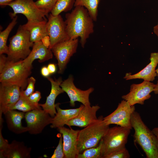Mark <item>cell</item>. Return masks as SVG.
<instances>
[{
	"instance_id": "6da1fadb",
	"label": "cell",
	"mask_w": 158,
	"mask_h": 158,
	"mask_svg": "<svg viewBox=\"0 0 158 158\" xmlns=\"http://www.w3.org/2000/svg\"><path fill=\"white\" fill-rule=\"evenodd\" d=\"M65 17L66 31L69 39L80 37V43L84 48L87 39L94 31V21L87 10L83 6H77L70 13H66Z\"/></svg>"
},
{
	"instance_id": "7a4b0ae2",
	"label": "cell",
	"mask_w": 158,
	"mask_h": 158,
	"mask_svg": "<svg viewBox=\"0 0 158 158\" xmlns=\"http://www.w3.org/2000/svg\"><path fill=\"white\" fill-rule=\"evenodd\" d=\"M130 121L135 131L134 142L141 147L146 158H158L157 147L158 139L144 123L140 114L134 111L131 116Z\"/></svg>"
},
{
	"instance_id": "3957f363",
	"label": "cell",
	"mask_w": 158,
	"mask_h": 158,
	"mask_svg": "<svg viewBox=\"0 0 158 158\" xmlns=\"http://www.w3.org/2000/svg\"><path fill=\"white\" fill-rule=\"evenodd\" d=\"M109 126L105 123L102 116L95 121L80 130L77 146L79 153L97 146L109 128Z\"/></svg>"
},
{
	"instance_id": "277c9868",
	"label": "cell",
	"mask_w": 158,
	"mask_h": 158,
	"mask_svg": "<svg viewBox=\"0 0 158 158\" xmlns=\"http://www.w3.org/2000/svg\"><path fill=\"white\" fill-rule=\"evenodd\" d=\"M32 68L25 66L23 60L14 62L8 59L4 69L0 72V82L17 85L21 90H23L27 86Z\"/></svg>"
},
{
	"instance_id": "5b68a950",
	"label": "cell",
	"mask_w": 158,
	"mask_h": 158,
	"mask_svg": "<svg viewBox=\"0 0 158 158\" xmlns=\"http://www.w3.org/2000/svg\"><path fill=\"white\" fill-rule=\"evenodd\" d=\"M7 55L8 59L16 62L26 58L31 52L34 43L30 40L28 31L20 25L16 34L9 39Z\"/></svg>"
},
{
	"instance_id": "8992f818",
	"label": "cell",
	"mask_w": 158,
	"mask_h": 158,
	"mask_svg": "<svg viewBox=\"0 0 158 158\" xmlns=\"http://www.w3.org/2000/svg\"><path fill=\"white\" fill-rule=\"evenodd\" d=\"M130 130L129 128L120 126L109 128L102 139V158H104L115 151L126 147Z\"/></svg>"
},
{
	"instance_id": "52a82bcc",
	"label": "cell",
	"mask_w": 158,
	"mask_h": 158,
	"mask_svg": "<svg viewBox=\"0 0 158 158\" xmlns=\"http://www.w3.org/2000/svg\"><path fill=\"white\" fill-rule=\"evenodd\" d=\"M7 6L13 10V13H9L12 19L17 14L21 13L26 17L28 21H42L47 20L45 16L49 15L47 12L38 8L33 0H15L7 4Z\"/></svg>"
},
{
	"instance_id": "ba28073f",
	"label": "cell",
	"mask_w": 158,
	"mask_h": 158,
	"mask_svg": "<svg viewBox=\"0 0 158 158\" xmlns=\"http://www.w3.org/2000/svg\"><path fill=\"white\" fill-rule=\"evenodd\" d=\"M78 42V38L70 39L58 43L51 48L57 61L59 73H63L71 57L76 52Z\"/></svg>"
},
{
	"instance_id": "9c48e42d",
	"label": "cell",
	"mask_w": 158,
	"mask_h": 158,
	"mask_svg": "<svg viewBox=\"0 0 158 158\" xmlns=\"http://www.w3.org/2000/svg\"><path fill=\"white\" fill-rule=\"evenodd\" d=\"M135 111L134 105H131L128 102L123 99L118 104L117 108L111 114L103 118V120L107 125L116 124L132 129L131 116Z\"/></svg>"
},
{
	"instance_id": "30bf717a",
	"label": "cell",
	"mask_w": 158,
	"mask_h": 158,
	"mask_svg": "<svg viewBox=\"0 0 158 158\" xmlns=\"http://www.w3.org/2000/svg\"><path fill=\"white\" fill-rule=\"evenodd\" d=\"M47 30L50 40L49 48L60 42L70 40L66 29V25L59 15L54 16L50 14L48 16Z\"/></svg>"
},
{
	"instance_id": "8fae6325",
	"label": "cell",
	"mask_w": 158,
	"mask_h": 158,
	"mask_svg": "<svg viewBox=\"0 0 158 158\" xmlns=\"http://www.w3.org/2000/svg\"><path fill=\"white\" fill-rule=\"evenodd\" d=\"M24 117L28 132L32 135L41 133L47 126L51 124L53 118L41 107L25 112Z\"/></svg>"
},
{
	"instance_id": "7c38bea8",
	"label": "cell",
	"mask_w": 158,
	"mask_h": 158,
	"mask_svg": "<svg viewBox=\"0 0 158 158\" xmlns=\"http://www.w3.org/2000/svg\"><path fill=\"white\" fill-rule=\"evenodd\" d=\"M155 85V84L151 82L145 80L139 84H133L129 92L123 95L122 98L131 106L136 104L143 105L145 100L150 98V93L154 91Z\"/></svg>"
},
{
	"instance_id": "4fadbf2b",
	"label": "cell",
	"mask_w": 158,
	"mask_h": 158,
	"mask_svg": "<svg viewBox=\"0 0 158 158\" xmlns=\"http://www.w3.org/2000/svg\"><path fill=\"white\" fill-rule=\"evenodd\" d=\"M73 81V76L70 75L67 79L62 82L60 85L64 92L66 93L69 97L70 106L74 107L75 102L76 101L81 103L85 106L90 105L89 95L94 91V88L90 87L85 90H82L75 86Z\"/></svg>"
},
{
	"instance_id": "5bb4252c",
	"label": "cell",
	"mask_w": 158,
	"mask_h": 158,
	"mask_svg": "<svg viewBox=\"0 0 158 158\" xmlns=\"http://www.w3.org/2000/svg\"><path fill=\"white\" fill-rule=\"evenodd\" d=\"M21 88L14 84L1 83L0 85V117L10 110L18 100Z\"/></svg>"
},
{
	"instance_id": "9a60e30c",
	"label": "cell",
	"mask_w": 158,
	"mask_h": 158,
	"mask_svg": "<svg viewBox=\"0 0 158 158\" xmlns=\"http://www.w3.org/2000/svg\"><path fill=\"white\" fill-rule=\"evenodd\" d=\"M58 130L62 134L65 158H76L79 154L77 148L78 138L80 130H75L64 126Z\"/></svg>"
},
{
	"instance_id": "2e32d148",
	"label": "cell",
	"mask_w": 158,
	"mask_h": 158,
	"mask_svg": "<svg viewBox=\"0 0 158 158\" xmlns=\"http://www.w3.org/2000/svg\"><path fill=\"white\" fill-rule=\"evenodd\" d=\"M100 108L98 105L91 106L83 105L77 116L66 124L69 126L85 127L97 121L96 113Z\"/></svg>"
},
{
	"instance_id": "e0dca14e",
	"label": "cell",
	"mask_w": 158,
	"mask_h": 158,
	"mask_svg": "<svg viewBox=\"0 0 158 158\" xmlns=\"http://www.w3.org/2000/svg\"><path fill=\"white\" fill-rule=\"evenodd\" d=\"M47 78L51 85L50 92L47 97L45 102L43 104H39V105L51 117H54L56 114L55 103L56 99L59 95L64 92L60 86L63 80L61 77L55 80L49 77Z\"/></svg>"
},
{
	"instance_id": "ac0fdd59",
	"label": "cell",
	"mask_w": 158,
	"mask_h": 158,
	"mask_svg": "<svg viewBox=\"0 0 158 158\" xmlns=\"http://www.w3.org/2000/svg\"><path fill=\"white\" fill-rule=\"evenodd\" d=\"M150 59V63L142 70L133 75L130 73H127L124 79L126 80L139 79L149 82L153 81L157 76L156 68L158 64V51L151 53Z\"/></svg>"
},
{
	"instance_id": "d6986e66",
	"label": "cell",
	"mask_w": 158,
	"mask_h": 158,
	"mask_svg": "<svg viewBox=\"0 0 158 158\" xmlns=\"http://www.w3.org/2000/svg\"><path fill=\"white\" fill-rule=\"evenodd\" d=\"M31 52L28 56L23 60L24 64L28 67H32V63L36 59L40 63L51 59L53 53L50 49L45 46L42 41L34 43Z\"/></svg>"
},
{
	"instance_id": "ffe728a7",
	"label": "cell",
	"mask_w": 158,
	"mask_h": 158,
	"mask_svg": "<svg viewBox=\"0 0 158 158\" xmlns=\"http://www.w3.org/2000/svg\"><path fill=\"white\" fill-rule=\"evenodd\" d=\"M31 149L23 142L13 140L5 150L0 152V158H30Z\"/></svg>"
},
{
	"instance_id": "44dd1931",
	"label": "cell",
	"mask_w": 158,
	"mask_h": 158,
	"mask_svg": "<svg viewBox=\"0 0 158 158\" xmlns=\"http://www.w3.org/2000/svg\"><path fill=\"white\" fill-rule=\"evenodd\" d=\"M60 103L55 104L56 114L53 117L51 127L52 128H58L64 126L70 120L77 116L83 105L76 109H63L59 107Z\"/></svg>"
},
{
	"instance_id": "7402d4cb",
	"label": "cell",
	"mask_w": 158,
	"mask_h": 158,
	"mask_svg": "<svg viewBox=\"0 0 158 158\" xmlns=\"http://www.w3.org/2000/svg\"><path fill=\"white\" fill-rule=\"evenodd\" d=\"M25 113L15 110H9L4 114L8 129L16 134H20L28 131L26 127L22 125L21 121Z\"/></svg>"
},
{
	"instance_id": "603a6c76",
	"label": "cell",
	"mask_w": 158,
	"mask_h": 158,
	"mask_svg": "<svg viewBox=\"0 0 158 158\" xmlns=\"http://www.w3.org/2000/svg\"><path fill=\"white\" fill-rule=\"evenodd\" d=\"M47 20L42 21H28L22 25L28 31L31 42L34 43L42 41L48 37L47 30Z\"/></svg>"
},
{
	"instance_id": "cb8c5ba5",
	"label": "cell",
	"mask_w": 158,
	"mask_h": 158,
	"mask_svg": "<svg viewBox=\"0 0 158 158\" xmlns=\"http://www.w3.org/2000/svg\"><path fill=\"white\" fill-rule=\"evenodd\" d=\"M101 0H75V7L81 6L84 7L88 11L94 21L97 20L98 7Z\"/></svg>"
},
{
	"instance_id": "d4e9b609",
	"label": "cell",
	"mask_w": 158,
	"mask_h": 158,
	"mask_svg": "<svg viewBox=\"0 0 158 158\" xmlns=\"http://www.w3.org/2000/svg\"><path fill=\"white\" fill-rule=\"evenodd\" d=\"M17 16L13 18L11 22L7 28L0 33V55L4 54H7L8 46L7 45V41L9 35L12 29L17 24Z\"/></svg>"
},
{
	"instance_id": "484cf974",
	"label": "cell",
	"mask_w": 158,
	"mask_h": 158,
	"mask_svg": "<svg viewBox=\"0 0 158 158\" xmlns=\"http://www.w3.org/2000/svg\"><path fill=\"white\" fill-rule=\"evenodd\" d=\"M39 105L31 102L26 97L21 93L19 98L11 110H18L25 113L41 108Z\"/></svg>"
},
{
	"instance_id": "4316f807",
	"label": "cell",
	"mask_w": 158,
	"mask_h": 158,
	"mask_svg": "<svg viewBox=\"0 0 158 158\" xmlns=\"http://www.w3.org/2000/svg\"><path fill=\"white\" fill-rule=\"evenodd\" d=\"M75 0H57L51 13L54 16L60 15L62 12L71 10L75 3Z\"/></svg>"
},
{
	"instance_id": "83f0119b",
	"label": "cell",
	"mask_w": 158,
	"mask_h": 158,
	"mask_svg": "<svg viewBox=\"0 0 158 158\" xmlns=\"http://www.w3.org/2000/svg\"><path fill=\"white\" fill-rule=\"evenodd\" d=\"M102 139L97 146L85 150L82 153L78 154L76 158H102Z\"/></svg>"
},
{
	"instance_id": "f1b7e54d",
	"label": "cell",
	"mask_w": 158,
	"mask_h": 158,
	"mask_svg": "<svg viewBox=\"0 0 158 158\" xmlns=\"http://www.w3.org/2000/svg\"><path fill=\"white\" fill-rule=\"evenodd\" d=\"M57 0H37L35 2L39 9L47 13L51 12L54 8Z\"/></svg>"
},
{
	"instance_id": "f546056e",
	"label": "cell",
	"mask_w": 158,
	"mask_h": 158,
	"mask_svg": "<svg viewBox=\"0 0 158 158\" xmlns=\"http://www.w3.org/2000/svg\"><path fill=\"white\" fill-rule=\"evenodd\" d=\"M128 150L125 147L115 151L106 156L104 158H129Z\"/></svg>"
},
{
	"instance_id": "4dcf8cb0",
	"label": "cell",
	"mask_w": 158,
	"mask_h": 158,
	"mask_svg": "<svg viewBox=\"0 0 158 158\" xmlns=\"http://www.w3.org/2000/svg\"><path fill=\"white\" fill-rule=\"evenodd\" d=\"M36 81L35 79L33 77L29 78L26 89L25 90H21V93L25 96L28 97L34 92Z\"/></svg>"
},
{
	"instance_id": "1f68e13d",
	"label": "cell",
	"mask_w": 158,
	"mask_h": 158,
	"mask_svg": "<svg viewBox=\"0 0 158 158\" xmlns=\"http://www.w3.org/2000/svg\"><path fill=\"white\" fill-rule=\"evenodd\" d=\"M51 158H65L64 151L63 138L62 136L61 135L60 137L59 143L54 150V153L51 157Z\"/></svg>"
},
{
	"instance_id": "d6a6232c",
	"label": "cell",
	"mask_w": 158,
	"mask_h": 158,
	"mask_svg": "<svg viewBox=\"0 0 158 158\" xmlns=\"http://www.w3.org/2000/svg\"><path fill=\"white\" fill-rule=\"evenodd\" d=\"M2 124L0 123V152L5 150L9 144L8 140L5 139L2 135Z\"/></svg>"
},
{
	"instance_id": "836d02e7",
	"label": "cell",
	"mask_w": 158,
	"mask_h": 158,
	"mask_svg": "<svg viewBox=\"0 0 158 158\" xmlns=\"http://www.w3.org/2000/svg\"><path fill=\"white\" fill-rule=\"evenodd\" d=\"M28 98L32 103L39 105L38 102L41 98V93L39 91H36L30 95Z\"/></svg>"
},
{
	"instance_id": "e575fe53",
	"label": "cell",
	"mask_w": 158,
	"mask_h": 158,
	"mask_svg": "<svg viewBox=\"0 0 158 158\" xmlns=\"http://www.w3.org/2000/svg\"><path fill=\"white\" fill-rule=\"evenodd\" d=\"M8 59L6 56L4 54L0 55V72L4 69Z\"/></svg>"
},
{
	"instance_id": "d590c367",
	"label": "cell",
	"mask_w": 158,
	"mask_h": 158,
	"mask_svg": "<svg viewBox=\"0 0 158 158\" xmlns=\"http://www.w3.org/2000/svg\"><path fill=\"white\" fill-rule=\"evenodd\" d=\"M40 72L42 75L45 78H47L51 75L47 67L46 66H44L42 67Z\"/></svg>"
},
{
	"instance_id": "8d00e7d4",
	"label": "cell",
	"mask_w": 158,
	"mask_h": 158,
	"mask_svg": "<svg viewBox=\"0 0 158 158\" xmlns=\"http://www.w3.org/2000/svg\"><path fill=\"white\" fill-rule=\"evenodd\" d=\"M47 67L51 74H54L56 71V65L54 63H49Z\"/></svg>"
},
{
	"instance_id": "74e56055",
	"label": "cell",
	"mask_w": 158,
	"mask_h": 158,
	"mask_svg": "<svg viewBox=\"0 0 158 158\" xmlns=\"http://www.w3.org/2000/svg\"><path fill=\"white\" fill-rule=\"evenodd\" d=\"M15 0H0V5L1 7H4L6 6L8 3Z\"/></svg>"
},
{
	"instance_id": "f35d334b",
	"label": "cell",
	"mask_w": 158,
	"mask_h": 158,
	"mask_svg": "<svg viewBox=\"0 0 158 158\" xmlns=\"http://www.w3.org/2000/svg\"><path fill=\"white\" fill-rule=\"evenodd\" d=\"M157 76L158 78V68L156 70ZM153 92L155 94H158V80L156 84H155V87Z\"/></svg>"
},
{
	"instance_id": "ab89813d",
	"label": "cell",
	"mask_w": 158,
	"mask_h": 158,
	"mask_svg": "<svg viewBox=\"0 0 158 158\" xmlns=\"http://www.w3.org/2000/svg\"><path fill=\"white\" fill-rule=\"evenodd\" d=\"M153 32L156 35L158 39V21L157 24L153 28Z\"/></svg>"
},
{
	"instance_id": "60d3db41",
	"label": "cell",
	"mask_w": 158,
	"mask_h": 158,
	"mask_svg": "<svg viewBox=\"0 0 158 158\" xmlns=\"http://www.w3.org/2000/svg\"><path fill=\"white\" fill-rule=\"evenodd\" d=\"M152 131L158 139V127L154 128Z\"/></svg>"
},
{
	"instance_id": "b9f144b4",
	"label": "cell",
	"mask_w": 158,
	"mask_h": 158,
	"mask_svg": "<svg viewBox=\"0 0 158 158\" xmlns=\"http://www.w3.org/2000/svg\"><path fill=\"white\" fill-rule=\"evenodd\" d=\"M157 150L158 151V139L157 140Z\"/></svg>"
}]
</instances>
